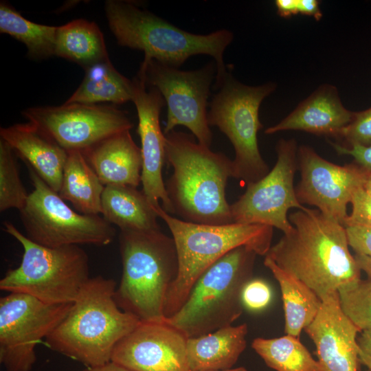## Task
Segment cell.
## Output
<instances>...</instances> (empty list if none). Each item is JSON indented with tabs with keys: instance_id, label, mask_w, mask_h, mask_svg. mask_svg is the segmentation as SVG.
<instances>
[{
	"instance_id": "cell-1",
	"label": "cell",
	"mask_w": 371,
	"mask_h": 371,
	"mask_svg": "<svg viewBox=\"0 0 371 371\" xmlns=\"http://www.w3.org/2000/svg\"><path fill=\"white\" fill-rule=\"evenodd\" d=\"M289 220L293 229L266 255L281 269L306 284L321 300L361 279L344 225L307 207L291 213Z\"/></svg>"
},
{
	"instance_id": "cell-2",
	"label": "cell",
	"mask_w": 371,
	"mask_h": 371,
	"mask_svg": "<svg viewBox=\"0 0 371 371\" xmlns=\"http://www.w3.org/2000/svg\"><path fill=\"white\" fill-rule=\"evenodd\" d=\"M165 135L166 161L173 169L165 186L174 214L198 224L233 223L225 195L232 160L187 133L173 130Z\"/></svg>"
},
{
	"instance_id": "cell-3",
	"label": "cell",
	"mask_w": 371,
	"mask_h": 371,
	"mask_svg": "<svg viewBox=\"0 0 371 371\" xmlns=\"http://www.w3.org/2000/svg\"><path fill=\"white\" fill-rule=\"evenodd\" d=\"M115 290L113 279L90 278L65 318L45 339L47 346L87 368L111 362L117 343L141 322L119 308Z\"/></svg>"
},
{
	"instance_id": "cell-4",
	"label": "cell",
	"mask_w": 371,
	"mask_h": 371,
	"mask_svg": "<svg viewBox=\"0 0 371 371\" xmlns=\"http://www.w3.org/2000/svg\"><path fill=\"white\" fill-rule=\"evenodd\" d=\"M104 10L120 45L143 51L144 60H155L176 68L192 56L210 55L216 65L215 85L220 88L223 85L228 74L223 54L233 39L230 31L192 34L130 1L108 0Z\"/></svg>"
},
{
	"instance_id": "cell-5",
	"label": "cell",
	"mask_w": 371,
	"mask_h": 371,
	"mask_svg": "<svg viewBox=\"0 0 371 371\" xmlns=\"http://www.w3.org/2000/svg\"><path fill=\"white\" fill-rule=\"evenodd\" d=\"M169 228L175 241L178 273L167 294L164 316L175 315L186 302L199 278L231 250L246 246L258 255H267L273 227L260 224L205 225L173 217L161 207L155 209Z\"/></svg>"
},
{
	"instance_id": "cell-6",
	"label": "cell",
	"mask_w": 371,
	"mask_h": 371,
	"mask_svg": "<svg viewBox=\"0 0 371 371\" xmlns=\"http://www.w3.org/2000/svg\"><path fill=\"white\" fill-rule=\"evenodd\" d=\"M119 243L122 275L115 292L117 306L142 322L165 321L167 294L179 269L172 237L160 229L120 231Z\"/></svg>"
},
{
	"instance_id": "cell-7",
	"label": "cell",
	"mask_w": 371,
	"mask_h": 371,
	"mask_svg": "<svg viewBox=\"0 0 371 371\" xmlns=\"http://www.w3.org/2000/svg\"><path fill=\"white\" fill-rule=\"evenodd\" d=\"M257 255L246 246L225 254L199 278L183 306L166 321L188 338L232 325L243 313L242 293L252 279Z\"/></svg>"
},
{
	"instance_id": "cell-8",
	"label": "cell",
	"mask_w": 371,
	"mask_h": 371,
	"mask_svg": "<svg viewBox=\"0 0 371 371\" xmlns=\"http://www.w3.org/2000/svg\"><path fill=\"white\" fill-rule=\"evenodd\" d=\"M3 225V230L21 243L23 254L20 265L1 279L0 289L27 294L49 304L74 302L90 278L87 253L78 245H39L10 222Z\"/></svg>"
},
{
	"instance_id": "cell-9",
	"label": "cell",
	"mask_w": 371,
	"mask_h": 371,
	"mask_svg": "<svg viewBox=\"0 0 371 371\" xmlns=\"http://www.w3.org/2000/svg\"><path fill=\"white\" fill-rule=\"evenodd\" d=\"M220 89L210 104L208 124L218 127L234 146L233 177L246 185L255 183L269 172L258 148V132L263 127L258 114L260 104L276 85L248 86L228 73Z\"/></svg>"
},
{
	"instance_id": "cell-10",
	"label": "cell",
	"mask_w": 371,
	"mask_h": 371,
	"mask_svg": "<svg viewBox=\"0 0 371 371\" xmlns=\"http://www.w3.org/2000/svg\"><path fill=\"white\" fill-rule=\"evenodd\" d=\"M27 167L34 189L19 214L29 239L49 247L105 246L113 240L116 232L111 223L99 215L74 211L32 167Z\"/></svg>"
},
{
	"instance_id": "cell-11",
	"label": "cell",
	"mask_w": 371,
	"mask_h": 371,
	"mask_svg": "<svg viewBox=\"0 0 371 371\" xmlns=\"http://www.w3.org/2000/svg\"><path fill=\"white\" fill-rule=\"evenodd\" d=\"M215 66L210 63L193 71H181L155 60H144L137 74L156 88L167 104L165 135L177 126L188 128L198 142L210 148L212 133L207 122V99Z\"/></svg>"
},
{
	"instance_id": "cell-12",
	"label": "cell",
	"mask_w": 371,
	"mask_h": 371,
	"mask_svg": "<svg viewBox=\"0 0 371 371\" xmlns=\"http://www.w3.org/2000/svg\"><path fill=\"white\" fill-rule=\"evenodd\" d=\"M73 302L49 304L10 293L0 299V362L6 371H31L36 346L65 318Z\"/></svg>"
},
{
	"instance_id": "cell-13",
	"label": "cell",
	"mask_w": 371,
	"mask_h": 371,
	"mask_svg": "<svg viewBox=\"0 0 371 371\" xmlns=\"http://www.w3.org/2000/svg\"><path fill=\"white\" fill-rule=\"evenodd\" d=\"M297 150L294 139L279 140L274 167L260 180L247 185L245 193L230 205L233 223L265 225L284 234L293 229L288 211L305 207L298 201L293 184Z\"/></svg>"
},
{
	"instance_id": "cell-14",
	"label": "cell",
	"mask_w": 371,
	"mask_h": 371,
	"mask_svg": "<svg viewBox=\"0 0 371 371\" xmlns=\"http://www.w3.org/2000/svg\"><path fill=\"white\" fill-rule=\"evenodd\" d=\"M22 114L67 152H83L133 126L124 111L109 105L64 103L58 106L30 107Z\"/></svg>"
},
{
	"instance_id": "cell-15",
	"label": "cell",
	"mask_w": 371,
	"mask_h": 371,
	"mask_svg": "<svg viewBox=\"0 0 371 371\" xmlns=\"http://www.w3.org/2000/svg\"><path fill=\"white\" fill-rule=\"evenodd\" d=\"M297 168L301 177L295 187L298 201L317 207L324 215L344 226L348 204L354 192L363 187L368 170L355 161L335 164L305 145L297 150Z\"/></svg>"
},
{
	"instance_id": "cell-16",
	"label": "cell",
	"mask_w": 371,
	"mask_h": 371,
	"mask_svg": "<svg viewBox=\"0 0 371 371\" xmlns=\"http://www.w3.org/2000/svg\"><path fill=\"white\" fill-rule=\"evenodd\" d=\"M132 81L131 101L137 109V133L141 139L142 192L154 209L161 207L167 213L174 214L162 177L166 160V135L160 126L159 115L166 102L161 93L147 87L140 76Z\"/></svg>"
},
{
	"instance_id": "cell-17",
	"label": "cell",
	"mask_w": 371,
	"mask_h": 371,
	"mask_svg": "<svg viewBox=\"0 0 371 371\" xmlns=\"http://www.w3.org/2000/svg\"><path fill=\"white\" fill-rule=\"evenodd\" d=\"M187 340L166 319L141 322L117 343L111 361L132 371H190Z\"/></svg>"
},
{
	"instance_id": "cell-18",
	"label": "cell",
	"mask_w": 371,
	"mask_h": 371,
	"mask_svg": "<svg viewBox=\"0 0 371 371\" xmlns=\"http://www.w3.org/2000/svg\"><path fill=\"white\" fill-rule=\"evenodd\" d=\"M322 301L317 316L304 329L315 346L321 371H358L361 331L342 311L338 292Z\"/></svg>"
},
{
	"instance_id": "cell-19",
	"label": "cell",
	"mask_w": 371,
	"mask_h": 371,
	"mask_svg": "<svg viewBox=\"0 0 371 371\" xmlns=\"http://www.w3.org/2000/svg\"><path fill=\"white\" fill-rule=\"evenodd\" d=\"M354 113L343 105L335 87L324 85L282 121L267 128L265 133L270 135L293 130L338 138L341 131L351 122Z\"/></svg>"
},
{
	"instance_id": "cell-20",
	"label": "cell",
	"mask_w": 371,
	"mask_h": 371,
	"mask_svg": "<svg viewBox=\"0 0 371 371\" xmlns=\"http://www.w3.org/2000/svg\"><path fill=\"white\" fill-rule=\"evenodd\" d=\"M0 137L52 190L59 193L67 151L30 122L1 127Z\"/></svg>"
},
{
	"instance_id": "cell-21",
	"label": "cell",
	"mask_w": 371,
	"mask_h": 371,
	"mask_svg": "<svg viewBox=\"0 0 371 371\" xmlns=\"http://www.w3.org/2000/svg\"><path fill=\"white\" fill-rule=\"evenodd\" d=\"M81 153L104 186L137 188L141 183V148L130 131L109 137Z\"/></svg>"
},
{
	"instance_id": "cell-22",
	"label": "cell",
	"mask_w": 371,
	"mask_h": 371,
	"mask_svg": "<svg viewBox=\"0 0 371 371\" xmlns=\"http://www.w3.org/2000/svg\"><path fill=\"white\" fill-rule=\"evenodd\" d=\"M247 324L228 326L210 333L188 338L190 371H217L232 368L247 346Z\"/></svg>"
},
{
	"instance_id": "cell-23",
	"label": "cell",
	"mask_w": 371,
	"mask_h": 371,
	"mask_svg": "<svg viewBox=\"0 0 371 371\" xmlns=\"http://www.w3.org/2000/svg\"><path fill=\"white\" fill-rule=\"evenodd\" d=\"M102 217L120 231L150 232L160 229L158 217L142 191L129 186L104 187L101 199Z\"/></svg>"
},
{
	"instance_id": "cell-24",
	"label": "cell",
	"mask_w": 371,
	"mask_h": 371,
	"mask_svg": "<svg viewBox=\"0 0 371 371\" xmlns=\"http://www.w3.org/2000/svg\"><path fill=\"white\" fill-rule=\"evenodd\" d=\"M264 265L271 271L280 287L284 313V333L300 339L302 330L317 316L322 301L306 284L281 269L267 256Z\"/></svg>"
},
{
	"instance_id": "cell-25",
	"label": "cell",
	"mask_w": 371,
	"mask_h": 371,
	"mask_svg": "<svg viewBox=\"0 0 371 371\" xmlns=\"http://www.w3.org/2000/svg\"><path fill=\"white\" fill-rule=\"evenodd\" d=\"M104 186L80 151L68 152L59 195L80 214L98 215Z\"/></svg>"
},
{
	"instance_id": "cell-26",
	"label": "cell",
	"mask_w": 371,
	"mask_h": 371,
	"mask_svg": "<svg viewBox=\"0 0 371 371\" xmlns=\"http://www.w3.org/2000/svg\"><path fill=\"white\" fill-rule=\"evenodd\" d=\"M54 56L85 69L109 59L100 28L95 23L82 19L57 27Z\"/></svg>"
},
{
	"instance_id": "cell-27",
	"label": "cell",
	"mask_w": 371,
	"mask_h": 371,
	"mask_svg": "<svg viewBox=\"0 0 371 371\" xmlns=\"http://www.w3.org/2000/svg\"><path fill=\"white\" fill-rule=\"evenodd\" d=\"M85 69L82 82L65 104L108 102L120 104L132 100L133 81L117 71L109 59Z\"/></svg>"
},
{
	"instance_id": "cell-28",
	"label": "cell",
	"mask_w": 371,
	"mask_h": 371,
	"mask_svg": "<svg viewBox=\"0 0 371 371\" xmlns=\"http://www.w3.org/2000/svg\"><path fill=\"white\" fill-rule=\"evenodd\" d=\"M57 27L32 22L8 3H0V32L23 43L30 58L43 59L54 56Z\"/></svg>"
},
{
	"instance_id": "cell-29",
	"label": "cell",
	"mask_w": 371,
	"mask_h": 371,
	"mask_svg": "<svg viewBox=\"0 0 371 371\" xmlns=\"http://www.w3.org/2000/svg\"><path fill=\"white\" fill-rule=\"evenodd\" d=\"M251 347L268 367L276 371H321L317 361L300 339L293 336L258 337Z\"/></svg>"
},
{
	"instance_id": "cell-30",
	"label": "cell",
	"mask_w": 371,
	"mask_h": 371,
	"mask_svg": "<svg viewBox=\"0 0 371 371\" xmlns=\"http://www.w3.org/2000/svg\"><path fill=\"white\" fill-rule=\"evenodd\" d=\"M12 148L0 139V211L10 208L21 210L28 194L19 173Z\"/></svg>"
},
{
	"instance_id": "cell-31",
	"label": "cell",
	"mask_w": 371,
	"mask_h": 371,
	"mask_svg": "<svg viewBox=\"0 0 371 371\" xmlns=\"http://www.w3.org/2000/svg\"><path fill=\"white\" fill-rule=\"evenodd\" d=\"M337 292L345 315L361 332L371 330V280L360 279Z\"/></svg>"
},
{
	"instance_id": "cell-32",
	"label": "cell",
	"mask_w": 371,
	"mask_h": 371,
	"mask_svg": "<svg viewBox=\"0 0 371 371\" xmlns=\"http://www.w3.org/2000/svg\"><path fill=\"white\" fill-rule=\"evenodd\" d=\"M338 138L344 139L346 146H371V107L355 112L351 122L341 131Z\"/></svg>"
},
{
	"instance_id": "cell-33",
	"label": "cell",
	"mask_w": 371,
	"mask_h": 371,
	"mask_svg": "<svg viewBox=\"0 0 371 371\" xmlns=\"http://www.w3.org/2000/svg\"><path fill=\"white\" fill-rule=\"evenodd\" d=\"M270 286L262 279H251L242 293L243 306L251 311H260L267 307L271 301Z\"/></svg>"
},
{
	"instance_id": "cell-34",
	"label": "cell",
	"mask_w": 371,
	"mask_h": 371,
	"mask_svg": "<svg viewBox=\"0 0 371 371\" xmlns=\"http://www.w3.org/2000/svg\"><path fill=\"white\" fill-rule=\"evenodd\" d=\"M352 212L347 217L344 227L359 225L371 227V198L362 187L353 193L350 201Z\"/></svg>"
},
{
	"instance_id": "cell-35",
	"label": "cell",
	"mask_w": 371,
	"mask_h": 371,
	"mask_svg": "<svg viewBox=\"0 0 371 371\" xmlns=\"http://www.w3.org/2000/svg\"><path fill=\"white\" fill-rule=\"evenodd\" d=\"M349 246L357 254L371 256V227L346 226Z\"/></svg>"
},
{
	"instance_id": "cell-36",
	"label": "cell",
	"mask_w": 371,
	"mask_h": 371,
	"mask_svg": "<svg viewBox=\"0 0 371 371\" xmlns=\"http://www.w3.org/2000/svg\"><path fill=\"white\" fill-rule=\"evenodd\" d=\"M330 144L339 155L352 156L355 163L371 172V146H364L358 144L344 146L333 142H330Z\"/></svg>"
},
{
	"instance_id": "cell-37",
	"label": "cell",
	"mask_w": 371,
	"mask_h": 371,
	"mask_svg": "<svg viewBox=\"0 0 371 371\" xmlns=\"http://www.w3.org/2000/svg\"><path fill=\"white\" fill-rule=\"evenodd\" d=\"M357 341L360 362L367 368L371 367V330L361 331Z\"/></svg>"
},
{
	"instance_id": "cell-38",
	"label": "cell",
	"mask_w": 371,
	"mask_h": 371,
	"mask_svg": "<svg viewBox=\"0 0 371 371\" xmlns=\"http://www.w3.org/2000/svg\"><path fill=\"white\" fill-rule=\"evenodd\" d=\"M297 8L298 14L313 16L317 21L323 16L317 0H297Z\"/></svg>"
},
{
	"instance_id": "cell-39",
	"label": "cell",
	"mask_w": 371,
	"mask_h": 371,
	"mask_svg": "<svg viewBox=\"0 0 371 371\" xmlns=\"http://www.w3.org/2000/svg\"><path fill=\"white\" fill-rule=\"evenodd\" d=\"M278 14L289 18L298 14L297 0H276L275 1Z\"/></svg>"
},
{
	"instance_id": "cell-40",
	"label": "cell",
	"mask_w": 371,
	"mask_h": 371,
	"mask_svg": "<svg viewBox=\"0 0 371 371\" xmlns=\"http://www.w3.org/2000/svg\"><path fill=\"white\" fill-rule=\"evenodd\" d=\"M354 257L361 271H363L371 280V256L355 254Z\"/></svg>"
},
{
	"instance_id": "cell-41",
	"label": "cell",
	"mask_w": 371,
	"mask_h": 371,
	"mask_svg": "<svg viewBox=\"0 0 371 371\" xmlns=\"http://www.w3.org/2000/svg\"><path fill=\"white\" fill-rule=\"evenodd\" d=\"M83 371H132L112 361L97 368H87Z\"/></svg>"
},
{
	"instance_id": "cell-42",
	"label": "cell",
	"mask_w": 371,
	"mask_h": 371,
	"mask_svg": "<svg viewBox=\"0 0 371 371\" xmlns=\"http://www.w3.org/2000/svg\"><path fill=\"white\" fill-rule=\"evenodd\" d=\"M362 188L371 198V172L369 170L367 171Z\"/></svg>"
},
{
	"instance_id": "cell-43",
	"label": "cell",
	"mask_w": 371,
	"mask_h": 371,
	"mask_svg": "<svg viewBox=\"0 0 371 371\" xmlns=\"http://www.w3.org/2000/svg\"><path fill=\"white\" fill-rule=\"evenodd\" d=\"M217 371H247V370L244 367H238L236 368H231L225 370H217Z\"/></svg>"
},
{
	"instance_id": "cell-44",
	"label": "cell",
	"mask_w": 371,
	"mask_h": 371,
	"mask_svg": "<svg viewBox=\"0 0 371 371\" xmlns=\"http://www.w3.org/2000/svg\"><path fill=\"white\" fill-rule=\"evenodd\" d=\"M367 371H371V367L368 368V370H367Z\"/></svg>"
}]
</instances>
